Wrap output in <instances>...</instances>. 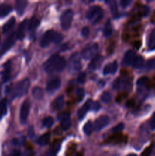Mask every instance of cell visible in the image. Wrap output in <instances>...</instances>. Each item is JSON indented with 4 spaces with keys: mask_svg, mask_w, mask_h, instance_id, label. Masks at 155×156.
<instances>
[{
    "mask_svg": "<svg viewBox=\"0 0 155 156\" xmlns=\"http://www.w3.org/2000/svg\"><path fill=\"white\" fill-rule=\"evenodd\" d=\"M66 62L64 57L59 55H53L49 58L44 64V69L47 73H52L53 71L61 72L65 69Z\"/></svg>",
    "mask_w": 155,
    "mask_h": 156,
    "instance_id": "6da1fadb",
    "label": "cell"
},
{
    "mask_svg": "<svg viewBox=\"0 0 155 156\" xmlns=\"http://www.w3.org/2000/svg\"><path fill=\"white\" fill-rule=\"evenodd\" d=\"M76 149V145L74 143H71L68 146V149H67L66 152H65V156H73L74 152Z\"/></svg>",
    "mask_w": 155,
    "mask_h": 156,
    "instance_id": "e575fe53",
    "label": "cell"
},
{
    "mask_svg": "<svg viewBox=\"0 0 155 156\" xmlns=\"http://www.w3.org/2000/svg\"><path fill=\"white\" fill-rule=\"evenodd\" d=\"M109 123V118L108 116L103 115L100 116V117L96 120L95 124H94V129L97 131H100L106 127Z\"/></svg>",
    "mask_w": 155,
    "mask_h": 156,
    "instance_id": "9c48e42d",
    "label": "cell"
},
{
    "mask_svg": "<svg viewBox=\"0 0 155 156\" xmlns=\"http://www.w3.org/2000/svg\"><path fill=\"white\" fill-rule=\"evenodd\" d=\"M147 81H148V79H147V77H145V76L139 78V79H138V81H137V85L139 87L144 86V85H145L146 84H147Z\"/></svg>",
    "mask_w": 155,
    "mask_h": 156,
    "instance_id": "60d3db41",
    "label": "cell"
},
{
    "mask_svg": "<svg viewBox=\"0 0 155 156\" xmlns=\"http://www.w3.org/2000/svg\"><path fill=\"white\" fill-rule=\"evenodd\" d=\"M141 41H136V42H135V44H134V47L136 49H138L141 47Z\"/></svg>",
    "mask_w": 155,
    "mask_h": 156,
    "instance_id": "816d5d0a",
    "label": "cell"
},
{
    "mask_svg": "<svg viewBox=\"0 0 155 156\" xmlns=\"http://www.w3.org/2000/svg\"><path fill=\"white\" fill-rule=\"evenodd\" d=\"M146 68L147 69H155V58H151L146 63Z\"/></svg>",
    "mask_w": 155,
    "mask_h": 156,
    "instance_id": "ab89813d",
    "label": "cell"
},
{
    "mask_svg": "<svg viewBox=\"0 0 155 156\" xmlns=\"http://www.w3.org/2000/svg\"><path fill=\"white\" fill-rule=\"evenodd\" d=\"M85 80H86V73H81L80 74L78 75V79H77L78 82L80 84H83L84 82H85Z\"/></svg>",
    "mask_w": 155,
    "mask_h": 156,
    "instance_id": "ee69618b",
    "label": "cell"
},
{
    "mask_svg": "<svg viewBox=\"0 0 155 156\" xmlns=\"http://www.w3.org/2000/svg\"><path fill=\"white\" fill-rule=\"evenodd\" d=\"M93 101L92 100H88L85 102L84 105L81 107V108L79 109L78 112V117L80 120H83L84 118L85 115L87 114V113L88 112L89 110L91 109V105H92Z\"/></svg>",
    "mask_w": 155,
    "mask_h": 156,
    "instance_id": "7c38bea8",
    "label": "cell"
},
{
    "mask_svg": "<svg viewBox=\"0 0 155 156\" xmlns=\"http://www.w3.org/2000/svg\"><path fill=\"white\" fill-rule=\"evenodd\" d=\"M152 150H153V144H151V145H150L149 146H147V147L146 148L144 151H143V152L141 153V156H150V154H151V152H152Z\"/></svg>",
    "mask_w": 155,
    "mask_h": 156,
    "instance_id": "b9f144b4",
    "label": "cell"
},
{
    "mask_svg": "<svg viewBox=\"0 0 155 156\" xmlns=\"http://www.w3.org/2000/svg\"><path fill=\"white\" fill-rule=\"evenodd\" d=\"M106 2L107 3L108 5H109V8H110L112 13L113 14V15L116 14L117 13L116 2H115V1H108V2Z\"/></svg>",
    "mask_w": 155,
    "mask_h": 156,
    "instance_id": "d590c367",
    "label": "cell"
},
{
    "mask_svg": "<svg viewBox=\"0 0 155 156\" xmlns=\"http://www.w3.org/2000/svg\"><path fill=\"white\" fill-rule=\"evenodd\" d=\"M122 86V79H120V78L115 79L113 82V83H112V88L114 89H120Z\"/></svg>",
    "mask_w": 155,
    "mask_h": 156,
    "instance_id": "74e56055",
    "label": "cell"
},
{
    "mask_svg": "<svg viewBox=\"0 0 155 156\" xmlns=\"http://www.w3.org/2000/svg\"><path fill=\"white\" fill-rule=\"evenodd\" d=\"M132 2L131 0H122L120 2V6H121L122 9H126V8L129 7V5L132 3Z\"/></svg>",
    "mask_w": 155,
    "mask_h": 156,
    "instance_id": "f6af8a7d",
    "label": "cell"
},
{
    "mask_svg": "<svg viewBox=\"0 0 155 156\" xmlns=\"http://www.w3.org/2000/svg\"><path fill=\"white\" fill-rule=\"evenodd\" d=\"M62 41V35L60 33H58V32H54V34H53V42L54 44H59L61 43V41Z\"/></svg>",
    "mask_w": 155,
    "mask_h": 156,
    "instance_id": "8d00e7d4",
    "label": "cell"
},
{
    "mask_svg": "<svg viewBox=\"0 0 155 156\" xmlns=\"http://www.w3.org/2000/svg\"><path fill=\"white\" fill-rule=\"evenodd\" d=\"M28 28L30 31H33L38 27L40 24V21L36 18H32L30 21H29Z\"/></svg>",
    "mask_w": 155,
    "mask_h": 156,
    "instance_id": "f1b7e54d",
    "label": "cell"
},
{
    "mask_svg": "<svg viewBox=\"0 0 155 156\" xmlns=\"http://www.w3.org/2000/svg\"><path fill=\"white\" fill-rule=\"evenodd\" d=\"M27 20L25 19L24 21H23L20 24L19 27H18V30H17L16 33V37L18 40H22L24 39V35H25V31H26V27H27Z\"/></svg>",
    "mask_w": 155,
    "mask_h": 156,
    "instance_id": "e0dca14e",
    "label": "cell"
},
{
    "mask_svg": "<svg viewBox=\"0 0 155 156\" xmlns=\"http://www.w3.org/2000/svg\"><path fill=\"white\" fill-rule=\"evenodd\" d=\"M76 95H77L78 99L79 101L82 100L83 98L84 97V90L81 88H78L77 91H76Z\"/></svg>",
    "mask_w": 155,
    "mask_h": 156,
    "instance_id": "7bdbcfd3",
    "label": "cell"
},
{
    "mask_svg": "<svg viewBox=\"0 0 155 156\" xmlns=\"http://www.w3.org/2000/svg\"><path fill=\"white\" fill-rule=\"evenodd\" d=\"M84 132L86 135L89 136L91 135V133L93 132V129H94V125H93L92 122L91 121H88L86 123L84 124L83 127Z\"/></svg>",
    "mask_w": 155,
    "mask_h": 156,
    "instance_id": "1f68e13d",
    "label": "cell"
},
{
    "mask_svg": "<svg viewBox=\"0 0 155 156\" xmlns=\"http://www.w3.org/2000/svg\"><path fill=\"white\" fill-rule=\"evenodd\" d=\"M30 109V102L28 99H26L22 103L21 107V111H20V120L22 124L26 123L28 117Z\"/></svg>",
    "mask_w": 155,
    "mask_h": 156,
    "instance_id": "5b68a950",
    "label": "cell"
},
{
    "mask_svg": "<svg viewBox=\"0 0 155 156\" xmlns=\"http://www.w3.org/2000/svg\"><path fill=\"white\" fill-rule=\"evenodd\" d=\"M61 85V80L59 78H55V79H51L49 81L46 85V91L49 93L54 92L55 91L60 88Z\"/></svg>",
    "mask_w": 155,
    "mask_h": 156,
    "instance_id": "4fadbf2b",
    "label": "cell"
},
{
    "mask_svg": "<svg viewBox=\"0 0 155 156\" xmlns=\"http://www.w3.org/2000/svg\"><path fill=\"white\" fill-rule=\"evenodd\" d=\"M12 11V7L8 4H0V18H4Z\"/></svg>",
    "mask_w": 155,
    "mask_h": 156,
    "instance_id": "d6986e66",
    "label": "cell"
},
{
    "mask_svg": "<svg viewBox=\"0 0 155 156\" xmlns=\"http://www.w3.org/2000/svg\"><path fill=\"white\" fill-rule=\"evenodd\" d=\"M0 41H1V38H0Z\"/></svg>",
    "mask_w": 155,
    "mask_h": 156,
    "instance_id": "11a10c76",
    "label": "cell"
},
{
    "mask_svg": "<svg viewBox=\"0 0 155 156\" xmlns=\"http://www.w3.org/2000/svg\"><path fill=\"white\" fill-rule=\"evenodd\" d=\"M135 69H141L144 66V59L141 56H136L132 64Z\"/></svg>",
    "mask_w": 155,
    "mask_h": 156,
    "instance_id": "484cf974",
    "label": "cell"
},
{
    "mask_svg": "<svg viewBox=\"0 0 155 156\" xmlns=\"http://www.w3.org/2000/svg\"><path fill=\"white\" fill-rule=\"evenodd\" d=\"M12 156H21V152H20L19 150L15 149V150H14L13 152H12Z\"/></svg>",
    "mask_w": 155,
    "mask_h": 156,
    "instance_id": "f907efd6",
    "label": "cell"
},
{
    "mask_svg": "<svg viewBox=\"0 0 155 156\" xmlns=\"http://www.w3.org/2000/svg\"><path fill=\"white\" fill-rule=\"evenodd\" d=\"M98 44L97 43H92L85 46L81 51V56L84 59H93L96 56L98 51Z\"/></svg>",
    "mask_w": 155,
    "mask_h": 156,
    "instance_id": "3957f363",
    "label": "cell"
},
{
    "mask_svg": "<svg viewBox=\"0 0 155 156\" xmlns=\"http://www.w3.org/2000/svg\"><path fill=\"white\" fill-rule=\"evenodd\" d=\"M42 123L43 126L46 128H49L53 126V124L54 123V120H53V118L52 117H46L45 118H43Z\"/></svg>",
    "mask_w": 155,
    "mask_h": 156,
    "instance_id": "d6a6232c",
    "label": "cell"
},
{
    "mask_svg": "<svg viewBox=\"0 0 155 156\" xmlns=\"http://www.w3.org/2000/svg\"><path fill=\"white\" fill-rule=\"evenodd\" d=\"M50 133H46L43 135L40 136L37 140V143L40 146H46V145L48 144L49 141H50Z\"/></svg>",
    "mask_w": 155,
    "mask_h": 156,
    "instance_id": "d4e9b609",
    "label": "cell"
},
{
    "mask_svg": "<svg viewBox=\"0 0 155 156\" xmlns=\"http://www.w3.org/2000/svg\"><path fill=\"white\" fill-rule=\"evenodd\" d=\"M27 5V2L25 1V0H18V1L16 2V10L18 15H21L24 14Z\"/></svg>",
    "mask_w": 155,
    "mask_h": 156,
    "instance_id": "44dd1931",
    "label": "cell"
},
{
    "mask_svg": "<svg viewBox=\"0 0 155 156\" xmlns=\"http://www.w3.org/2000/svg\"><path fill=\"white\" fill-rule=\"evenodd\" d=\"M127 156H138L136 155V154H134V153H132V154H129Z\"/></svg>",
    "mask_w": 155,
    "mask_h": 156,
    "instance_id": "db71d44e",
    "label": "cell"
},
{
    "mask_svg": "<svg viewBox=\"0 0 155 156\" xmlns=\"http://www.w3.org/2000/svg\"><path fill=\"white\" fill-rule=\"evenodd\" d=\"M15 23V18H14V17H12V18H11L10 19H9V21H8L7 22L3 25V27H2L3 32H4V33H6V32L9 31V30L13 27Z\"/></svg>",
    "mask_w": 155,
    "mask_h": 156,
    "instance_id": "f546056e",
    "label": "cell"
},
{
    "mask_svg": "<svg viewBox=\"0 0 155 156\" xmlns=\"http://www.w3.org/2000/svg\"><path fill=\"white\" fill-rule=\"evenodd\" d=\"M147 47L150 50H155V28L152 30L148 37L147 41Z\"/></svg>",
    "mask_w": 155,
    "mask_h": 156,
    "instance_id": "603a6c76",
    "label": "cell"
},
{
    "mask_svg": "<svg viewBox=\"0 0 155 156\" xmlns=\"http://www.w3.org/2000/svg\"><path fill=\"white\" fill-rule=\"evenodd\" d=\"M133 103H134L133 101L131 100V101H129L127 102V104H126V105H127L128 107H131V106H132V105H133Z\"/></svg>",
    "mask_w": 155,
    "mask_h": 156,
    "instance_id": "f5cc1de1",
    "label": "cell"
},
{
    "mask_svg": "<svg viewBox=\"0 0 155 156\" xmlns=\"http://www.w3.org/2000/svg\"><path fill=\"white\" fill-rule=\"evenodd\" d=\"M103 17V12L101 7L99 5H94L90 8L86 14V18L94 24H97L101 21Z\"/></svg>",
    "mask_w": 155,
    "mask_h": 156,
    "instance_id": "7a4b0ae2",
    "label": "cell"
},
{
    "mask_svg": "<svg viewBox=\"0 0 155 156\" xmlns=\"http://www.w3.org/2000/svg\"><path fill=\"white\" fill-rule=\"evenodd\" d=\"M64 105H65V99L62 95L56 98L54 101L53 102V106L55 110H61L63 108Z\"/></svg>",
    "mask_w": 155,
    "mask_h": 156,
    "instance_id": "ffe728a7",
    "label": "cell"
},
{
    "mask_svg": "<svg viewBox=\"0 0 155 156\" xmlns=\"http://www.w3.org/2000/svg\"><path fill=\"white\" fill-rule=\"evenodd\" d=\"M124 123H119V124H117L116 126H114L113 128L112 129V131L113 133H119L121 131L123 130V129H124Z\"/></svg>",
    "mask_w": 155,
    "mask_h": 156,
    "instance_id": "f35d334b",
    "label": "cell"
},
{
    "mask_svg": "<svg viewBox=\"0 0 155 156\" xmlns=\"http://www.w3.org/2000/svg\"><path fill=\"white\" fill-rule=\"evenodd\" d=\"M10 62H7L4 65V70L2 72V78L4 82H7L10 78Z\"/></svg>",
    "mask_w": 155,
    "mask_h": 156,
    "instance_id": "7402d4cb",
    "label": "cell"
},
{
    "mask_svg": "<svg viewBox=\"0 0 155 156\" xmlns=\"http://www.w3.org/2000/svg\"><path fill=\"white\" fill-rule=\"evenodd\" d=\"M107 143H112V144H119V143H124L127 142V136L122 135L120 133H115L109 136L106 140Z\"/></svg>",
    "mask_w": 155,
    "mask_h": 156,
    "instance_id": "30bf717a",
    "label": "cell"
},
{
    "mask_svg": "<svg viewBox=\"0 0 155 156\" xmlns=\"http://www.w3.org/2000/svg\"><path fill=\"white\" fill-rule=\"evenodd\" d=\"M150 126L152 129H155V113L152 115L151 118L150 120Z\"/></svg>",
    "mask_w": 155,
    "mask_h": 156,
    "instance_id": "c3c4849f",
    "label": "cell"
},
{
    "mask_svg": "<svg viewBox=\"0 0 155 156\" xmlns=\"http://www.w3.org/2000/svg\"><path fill=\"white\" fill-rule=\"evenodd\" d=\"M112 33V27L111 25L110 21H106V24L104 26V28H103V34L106 37H109Z\"/></svg>",
    "mask_w": 155,
    "mask_h": 156,
    "instance_id": "4dcf8cb0",
    "label": "cell"
},
{
    "mask_svg": "<svg viewBox=\"0 0 155 156\" xmlns=\"http://www.w3.org/2000/svg\"><path fill=\"white\" fill-rule=\"evenodd\" d=\"M16 39L17 37L15 33H12L6 38V40L4 41L2 46L1 49H0V56H2L5 52H7L14 45Z\"/></svg>",
    "mask_w": 155,
    "mask_h": 156,
    "instance_id": "8992f818",
    "label": "cell"
},
{
    "mask_svg": "<svg viewBox=\"0 0 155 156\" xmlns=\"http://www.w3.org/2000/svg\"><path fill=\"white\" fill-rule=\"evenodd\" d=\"M73 11L71 9H67L64 11L61 15V25L64 30H68L71 25L73 21Z\"/></svg>",
    "mask_w": 155,
    "mask_h": 156,
    "instance_id": "277c9868",
    "label": "cell"
},
{
    "mask_svg": "<svg viewBox=\"0 0 155 156\" xmlns=\"http://www.w3.org/2000/svg\"><path fill=\"white\" fill-rule=\"evenodd\" d=\"M100 99H101L103 103H109V101L112 99V96H111L110 93L108 92V91H104L103 94L100 96Z\"/></svg>",
    "mask_w": 155,
    "mask_h": 156,
    "instance_id": "836d02e7",
    "label": "cell"
},
{
    "mask_svg": "<svg viewBox=\"0 0 155 156\" xmlns=\"http://www.w3.org/2000/svg\"><path fill=\"white\" fill-rule=\"evenodd\" d=\"M149 12H150V9H149L147 6H146V5L142 6V11H141V12H142L143 16H144V17L147 16L149 14Z\"/></svg>",
    "mask_w": 155,
    "mask_h": 156,
    "instance_id": "7dc6e473",
    "label": "cell"
},
{
    "mask_svg": "<svg viewBox=\"0 0 155 156\" xmlns=\"http://www.w3.org/2000/svg\"><path fill=\"white\" fill-rule=\"evenodd\" d=\"M60 147H61V143L59 140H56L55 142H53L50 148V154L53 155H55L56 154H57V152H59V149H60Z\"/></svg>",
    "mask_w": 155,
    "mask_h": 156,
    "instance_id": "4316f807",
    "label": "cell"
},
{
    "mask_svg": "<svg viewBox=\"0 0 155 156\" xmlns=\"http://www.w3.org/2000/svg\"><path fill=\"white\" fill-rule=\"evenodd\" d=\"M90 34V28L86 26V27H84L81 30V34L82 36L84 37H87Z\"/></svg>",
    "mask_w": 155,
    "mask_h": 156,
    "instance_id": "bcb514c9",
    "label": "cell"
},
{
    "mask_svg": "<svg viewBox=\"0 0 155 156\" xmlns=\"http://www.w3.org/2000/svg\"><path fill=\"white\" fill-rule=\"evenodd\" d=\"M117 69H118V63H117L116 61H113L111 63L105 66L103 69V73L105 76L109 74H115L117 71Z\"/></svg>",
    "mask_w": 155,
    "mask_h": 156,
    "instance_id": "5bb4252c",
    "label": "cell"
},
{
    "mask_svg": "<svg viewBox=\"0 0 155 156\" xmlns=\"http://www.w3.org/2000/svg\"><path fill=\"white\" fill-rule=\"evenodd\" d=\"M102 62H103V57L101 56H100V55H97L95 57L93 58L91 62H90L88 67H89L90 69L96 70L100 66Z\"/></svg>",
    "mask_w": 155,
    "mask_h": 156,
    "instance_id": "9a60e30c",
    "label": "cell"
},
{
    "mask_svg": "<svg viewBox=\"0 0 155 156\" xmlns=\"http://www.w3.org/2000/svg\"><path fill=\"white\" fill-rule=\"evenodd\" d=\"M100 108V105H99L98 102H94L93 101L92 105H91V110H94V111H99V109Z\"/></svg>",
    "mask_w": 155,
    "mask_h": 156,
    "instance_id": "681fc988",
    "label": "cell"
},
{
    "mask_svg": "<svg viewBox=\"0 0 155 156\" xmlns=\"http://www.w3.org/2000/svg\"><path fill=\"white\" fill-rule=\"evenodd\" d=\"M54 30H49L43 34V36L42 37L40 40V45L42 47H46L50 44V43L53 41V34H54Z\"/></svg>",
    "mask_w": 155,
    "mask_h": 156,
    "instance_id": "8fae6325",
    "label": "cell"
},
{
    "mask_svg": "<svg viewBox=\"0 0 155 156\" xmlns=\"http://www.w3.org/2000/svg\"><path fill=\"white\" fill-rule=\"evenodd\" d=\"M30 80L28 79H25L20 82L16 86L15 96H21L27 94L29 87H30Z\"/></svg>",
    "mask_w": 155,
    "mask_h": 156,
    "instance_id": "52a82bcc",
    "label": "cell"
},
{
    "mask_svg": "<svg viewBox=\"0 0 155 156\" xmlns=\"http://www.w3.org/2000/svg\"><path fill=\"white\" fill-rule=\"evenodd\" d=\"M7 113V100L2 99L0 101V119Z\"/></svg>",
    "mask_w": 155,
    "mask_h": 156,
    "instance_id": "83f0119b",
    "label": "cell"
},
{
    "mask_svg": "<svg viewBox=\"0 0 155 156\" xmlns=\"http://www.w3.org/2000/svg\"><path fill=\"white\" fill-rule=\"evenodd\" d=\"M59 119L60 120L61 127L63 130H68L71 126V120L70 117V114L68 113H63L59 116Z\"/></svg>",
    "mask_w": 155,
    "mask_h": 156,
    "instance_id": "ba28073f",
    "label": "cell"
},
{
    "mask_svg": "<svg viewBox=\"0 0 155 156\" xmlns=\"http://www.w3.org/2000/svg\"><path fill=\"white\" fill-rule=\"evenodd\" d=\"M135 56H135V52L132 51V50H128L125 53L124 57H123V63L125 65H132Z\"/></svg>",
    "mask_w": 155,
    "mask_h": 156,
    "instance_id": "ac0fdd59",
    "label": "cell"
},
{
    "mask_svg": "<svg viewBox=\"0 0 155 156\" xmlns=\"http://www.w3.org/2000/svg\"><path fill=\"white\" fill-rule=\"evenodd\" d=\"M70 63H71V68L75 71L80 70L81 68V60L79 56H78L77 53H74L70 59Z\"/></svg>",
    "mask_w": 155,
    "mask_h": 156,
    "instance_id": "2e32d148",
    "label": "cell"
},
{
    "mask_svg": "<svg viewBox=\"0 0 155 156\" xmlns=\"http://www.w3.org/2000/svg\"><path fill=\"white\" fill-rule=\"evenodd\" d=\"M32 95H33L34 98L37 99V100H41L43 98L44 92L40 87L37 86L33 88V90H32Z\"/></svg>",
    "mask_w": 155,
    "mask_h": 156,
    "instance_id": "cb8c5ba5",
    "label": "cell"
}]
</instances>
